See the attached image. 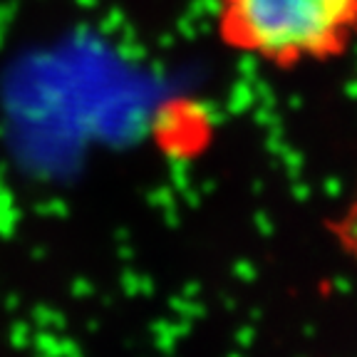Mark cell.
<instances>
[{
    "instance_id": "obj_1",
    "label": "cell",
    "mask_w": 357,
    "mask_h": 357,
    "mask_svg": "<svg viewBox=\"0 0 357 357\" xmlns=\"http://www.w3.org/2000/svg\"><path fill=\"white\" fill-rule=\"evenodd\" d=\"M226 47L278 70L328 62L357 38V0H213Z\"/></svg>"
},
{
    "instance_id": "obj_2",
    "label": "cell",
    "mask_w": 357,
    "mask_h": 357,
    "mask_svg": "<svg viewBox=\"0 0 357 357\" xmlns=\"http://www.w3.org/2000/svg\"><path fill=\"white\" fill-rule=\"evenodd\" d=\"M333 236L347 258L357 263V191L333 223Z\"/></svg>"
}]
</instances>
